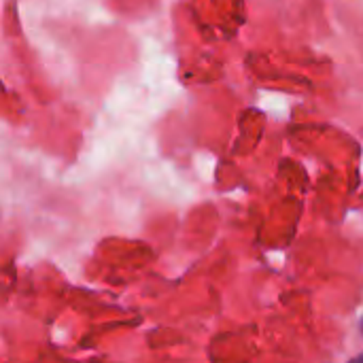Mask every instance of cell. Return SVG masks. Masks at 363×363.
Returning a JSON list of instances; mask_svg holds the SVG:
<instances>
[{
	"label": "cell",
	"instance_id": "1",
	"mask_svg": "<svg viewBox=\"0 0 363 363\" xmlns=\"http://www.w3.org/2000/svg\"><path fill=\"white\" fill-rule=\"evenodd\" d=\"M349 363H363V353L362 355H357V357H353Z\"/></svg>",
	"mask_w": 363,
	"mask_h": 363
},
{
	"label": "cell",
	"instance_id": "2",
	"mask_svg": "<svg viewBox=\"0 0 363 363\" xmlns=\"http://www.w3.org/2000/svg\"><path fill=\"white\" fill-rule=\"evenodd\" d=\"M362 332H363V319H362Z\"/></svg>",
	"mask_w": 363,
	"mask_h": 363
}]
</instances>
